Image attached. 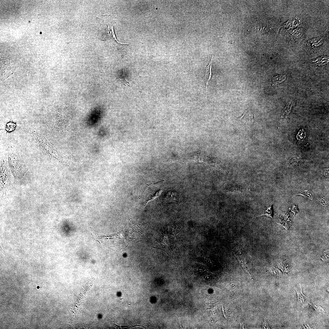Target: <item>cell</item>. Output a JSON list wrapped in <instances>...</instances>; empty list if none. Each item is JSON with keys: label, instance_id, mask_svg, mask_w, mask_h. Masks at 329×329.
<instances>
[{"label": "cell", "instance_id": "4fadbf2b", "mask_svg": "<svg viewBox=\"0 0 329 329\" xmlns=\"http://www.w3.org/2000/svg\"><path fill=\"white\" fill-rule=\"evenodd\" d=\"M297 195H300L304 197L305 198H308L311 200H313L312 196L310 192L308 190H304V191L300 192V193L297 194Z\"/></svg>", "mask_w": 329, "mask_h": 329}, {"label": "cell", "instance_id": "52a82bcc", "mask_svg": "<svg viewBox=\"0 0 329 329\" xmlns=\"http://www.w3.org/2000/svg\"><path fill=\"white\" fill-rule=\"evenodd\" d=\"M328 62V57L323 56L316 59L315 60L313 61L312 62L316 65L320 66L327 64Z\"/></svg>", "mask_w": 329, "mask_h": 329}, {"label": "cell", "instance_id": "ba28073f", "mask_svg": "<svg viewBox=\"0 0 329 329\" xmlns=\"http://www.w3.org/2000/svg\"><path fill=\"white\" fill-rule=\"evenodd\" d=\"M180 194L177 192L170 191L169 192L166 199L170 201L174 200L178 201L180 197Z\"/></svg>", "mask_w": 329, "mask_h": 329}, {"label": "cell", "instance_id": "9a60e30c", "mask_svg": "<svg viewBox=\"0 0 329 329\" xmlns=\"http://www.w3.org/2000/svg\"><path fill=\"white\" fill-rule=\"evenodd\" d=\"M319 200V203L321 204L324 206H327L326 202L325 200L323 198L317 199Z\"/></svg>", "mask_w": 329, "mask_h": 329}, {"label": "cell", "instance_id": "5b68a950", "mask_svg": "<svg viewBox=\"0 0 329 329\" xmlns=\"http://www.w3.org/2000/svg\"><path fill=\"white\" fill-rule=\"evenodd\" d=\"M293 102H291L288 106L284 109L281 116V120L285 121L286 118L289 116L291 112Z\"/></svg>", "mask_w": 329, "mask_h": 329}, {"label": "cell", "instance_id": "7c38bea8", "mask_svg": "<svg viewBox=\"0 0 329 329\" xmlns=\"http://www.w3.org/2000/svg\"><path fill=\"white\" fill-rule=\"evenodd\" d=\"M291 32L293 36L297 38H300L303 34V31L301 29L293 30Z\"/></svg>", "mask_w": 329, "mask_h": 329}, {"label": "cell", "instance_id": "5bb4252c", "mask_svg": "<svg viewBox=\"0 0 329 329\" xmlns=\"http://www.w3.org/2000/svg\"><path fill=\"white\" fill-rule=\"evenodd\" d=\"M311 43L314 46H319L321 45L323 43V40L320 38H316L312 39Z\"/></svg>", "mask_w": 329, "mask_h": 329}, {"label": "cell", "instance_id": "3957f363", "mask_svg": "<svg viewBox=\"0 0 329 329\" xmlns=\"http://www.w3.org/2000/svg\"><path fill=\"white\" fill-rule=\"evenodd\" d=\"M254 118V114H252L251 112L247 111L241 117L237 118V119H238L240 124L251 126L253 123Z\"/></svg>", "mask_w": 329, "mask_h": 329}, {"label": "cell", "instance_id": "8fae6325", "mask_svg": "<svg viewBox=\"0 0 329 329\" xmlns=\"http://www.w3.org/2000/svg\"><path fill=\"white\" fill-rule=\"evenodd\" d=\"M273 205H272L270 206H269L266 211L264 213L259 216H266L268 217H270L272 218H273Z\"/></svg>", "mask_w": 329, "mask_h": 329}, {"label": "cell", "instance_id": "277c9868", "mask_svg": "<svg viewBox=\"0 0 329 329\" xmlns=\"http://www.w3.org/2000/svg\"><path fill=\"white\" fill-rule=\"evenodd\" d=\"M67 113L65 111L59 112L56 116V125L58 128L62 129L65 126L68 118Z\"/></svg>", "mask_w": 329, "mask_h": 329}, {"label": "cell", "instance_id": "8992f818", "mask_svg": "<svg viewBox=\"0 0 329 329\" xmlns=\"http://www.w3.org/2000/svg\"><path fill=\"white\" fill-rule=\"evenodd\" d=\"M213 56L212 57L211 61L209 63V65L208 66L207 68L206 73L205 76V80L206 81V92L207 93V85L208 82L211 78L212 76V61L213 60Z\"/></svg>", "mask_w": 329, "mask_h": 329}, {"label": "cell", "instance_id": "7a4b0ae2", "mask_svg": "<svg viewBox=\"0 0 329 329\" xmlns=\"http://www.w3.org/2000/svg\"><path fill=\"white\" fill-rule=\"evenodd\" d=\"M147 188L143 193V197L145 199V204L149 201L154 199L160 194L161 189L156 186L151 185L148 186Z\"/></svg>", "mask_w": 329, "mask_h": 329}, {"label": "cell", "instance_id": "6da1fadb", "mask_svg": "<svg viewBox=\"0 0 329 329\" xmlns=\"http://www.w3.org/2000/svg\"><path fill=\"white\" fill-rule=\"evenodd\" d=\"M29 131L39 148L44 154L55 159H58L60 156L61 157L57 150L38 131L32 128H29Z\"/></svg>", "mask_w": 329, "mask_h": 329}, {"label": "cell", "instance_id": "9c48e42d", "mask_svg": "<svg viewBox=\"0 0 329 329\" xmlns=\"http://www.w3.org/2000/svg\"><path fill=\"white\" fill-rule=\"evenodd\" d=\"M299 24V21L297 20L292 19L287 22L283 26L289 28H293L297 27Z\"/></svg>", "mask_w": 329, "mask_h": 329}, {"label": "cell", "instance_id": "30bf717a", "mask_svg": "<svg viewBox=\"0 0 329 329\" xmlns=\"http://www.w3.org/2000/svg\"><path fill=\"white\" fill-rule=\"evenodd\" d=\"M286 79L285 75H276L272 79V84L273 85L281 83L284 81Z\"/></svg>", "mask_w": 329, "mask_h": 329}]
</instances>
